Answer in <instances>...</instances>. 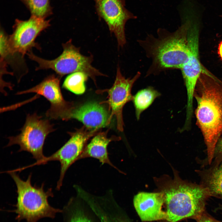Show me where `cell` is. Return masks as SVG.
I'll return each instance as SVG.
<instances>
[{
  "mask_svg": "<svg viewBox=\"0 0 222 222\" xmlns=\"http://www.w3.org/2000/svg\"><path fill=\"white\" fill-rule=\"evenodd\" d=\"M194 98L197 103L196 124L203 135L210 165L216 144L222 135V83L208 71L202 73L196 84Z\"/></svg>",
  "mask_w": 222,
  "mask_h": 222,
  "instance_id": "1",
  "label": "cell"
},
{
  "mask_svg": "<svg viewBox=\"0 0 222 222\" xmlns=\"http://www.w3.org/2000/svg\"><path fill=\"white\" fill-rule=\"evenodd\" d=\"M163 193L167 220L177 222L191 218L195 220L205 212L207 199L211 196L203 185L175 177L166 186Z\"/></svg>",
  "mask_w": 222,
  "mask_h": 222,
  "instance_id": "2",
  "label": "cell"
},
{
  "mask_svg": "<svg viewBox=\"0 0 222 222\" xmlns=\"http://www.w3.org/2000/svg\"><path fill=\"white\" fill-rule=\"evenodd\" d=\"M17 188V202L12 212L16 214L15 220L20 222H37L45 218H54L57 213L62 210L54 208L49 203V197L53 196L51 188L45 191L44 184L40 187L33 186L31 174L26 180H22L16 172L8 171Z\"/></svg>",
  "mask_w": 222,
  "mask_h": 222,
  "instance_id": "3",
  "label": "cell"
},
{
  "mask_svg": "<svg viewBox=\"0 0 222 222\" xmlns=\"http://www.w3.org/2000/svg\"><path fill=\"white\" fill-rule=\"evenodd\" d=\"M184 21L175 32L156 39L149 51L153 63L159 69H181L189 54L188 33L191 12L184 10Z\"/></svg>",
  "mask_w": 222,
  "mask_h": 222,
  "instance_id": "4",
  "label": "cell"
},
{
  "mask_svg": "<svg viewBox=\"0 0 222 222\" xmlns=\"http://www.w3.org/2000/svg\"><path fill=\"white\" fill-rule=\"evenodd\" d=\"M63 51L56 58L52 60L44 59L34 55L31 51L27 54L29 58L37 63L36 70L51 69L59 76L77 72H83L91 78L96 84V77L106 76L92 64L93 57L81 54L79 47H76L70 39L62 45Z\"/></svg>",
  "mask_w": 222,
  "mask_h": 222,
  "instance_id": "5",
  "label": "cell"
},
{
  "mask_svg": "<svg viewBox=\"0 0 222 222\" xmlns=\"http://www.w3.org/2000/svg\"><path fill=\"white\" fill-rule=\"evenodd\" d=\"M53 126L48 120L36 113L28 114L20 134L9 137L6 146L17 144L20 147L18 152L27 151L36 161L41 160L45 157L43 149L45 139L55 130Z\"/></svg>",
  "mask_w": 222,
  "mask_h": 222,
  "instance_id": "6",
  "label": "cell"
},
{
  "mask_svg": "<svg viewBox=\"0 0 222 222\" xmlns=\"http://www.w3.org/2000/svg\"><path fill=\"white\" fill-rule=\"evenodd\" d=\"M97 130L83 128L76 132L70 133V139L59 149L51 155L27 166L26 168L36 165L45 164L51 161H59L60 165L59 179L56 189L59 190L62 187L65 174L68 169L79 158L87 144L88 140L97 134Z\"/></svg>",
  "mask_w": 222,
  "mask_h": 222,
  "instance_id": "7",
  "label": "cell"
},
{
  "mask_svg": "<svg viewBox=\"0 0 222 222\" xmlns=\"http://www.w3.org/2000/svg\"><path fill=\"white\" fill-rule=\"evenodd\" d=\"M50 25V20L31 15L27 20H15L13 33L7 40L8 53L18 54L23 58L33 47L40 49L35 40L40 33Z\"/></svg>",
  "mask_w": 222,
  "mask_h": 222,
  "instance_id": "8",
  "label": "cell"
},
{
  "mask_svg": "<svg viewBox=\"0 0 222 222\" xmlns=\"http://www.w3.org/2000/svg\"><path fill=\"white\" fill-rule=\"evenodd\" d=\"M196 18H192L188 33L189 50L188 57L181 68L187 93L186 109H193V100L195 88L201 74L208 71L203 66L199 55V29Z\"/></svg>",
  "mask_w": 222,
  "mask_h": 222,
  "instance_id": "9",
  "label": "cell"
},
{
  "mask_svg": "<svg viewBox=\"0 0 222 222\" xmlns=\"http://www.w3.org/2000/svg\"><path fill=\"white\" fill-rule=\"evenodd\" d=\"M97 13L107 24L110 32L115 35L119 47L126 43L125 26L127 21L135 16L126 9L125 0H93Z\"/></svg>",
  "mask_w": 222,
  "mask_h": 222,
  "instance_id": "10",
  "label": "cell"
},
{
  "mask_svg": "<svg viewBox=\"0 0 222 222\" xmlns=\"http://www.w3.org/2000/svg\"><path fill=\"white\" fill-rule=\"evenodd\" d=\"M140 75V73L138 72L132 78H126L122 75L120 67L118 66L113 85L111 88L105 91L108 93V99L105 102L108 104L111 110L110 119L113 116H115L117 129L120 131L123 130L122 114L123 107L127 103L133 100V96L131 93L132 88Z\"/></svg>",
  "mask_w": 222,
  "mask_h": 222,
  "instance_id": "11",
  "label": "cell"
},
{
  "mask_svg": "<svg viewBox=\"0 0 222 222\" xmlns=\"http://www.w3.org/2000/svg\"><path fill=\"white\" fill-rule=\"evenodd\" d=\"M60 79L54 75L50 76L35 86L18 94L35 93L41 95L51 104L47 111V117L50 118L64 120L66 115L71 108L70 104L64 100L60 87Z\"/></svg>",
  "mask_w": 222,
  "mask_h": 222,
  "instance_id": "12",
  "label": "cell"
},
{
  "mask_svg": "<svg viewBox=\"0 0 222 222\" xmlns=\"http://www.w3.org/2000/svg\"><path fill=\"white\" fill-rule=\"evenodd\" d=\"M110 115L101 104L92 102L78 107L71 108L65 120L75 119L82 122L87 128L97 130L109 123Z\"/></svg>",
  "mask_w": 222,
  "mask_h": 222,
  "instance_id": "13",
  "label": "cell"
},
{
  "mask_svg": "<svg viewBox=\"0 0 222 222\" xmlns=\"http://www.w3.org/2000/svg\"><path fill=\"white\" fill-rule=\"evenodd\" d=\"M164 203L163 193L142 192L135 195L133 203L141 220L147 222L167 219L166 212L162 210Z\"/></svg>",
  "mask_w": 222,
  "mask_h": 222,
  "instance_id": "14",
  "label": "cell"
},
{
  "mask_svg": "<svg viewBox=\"0 0 222 222\" xmlns=\"http://www.w3.org/2000/svg\"><path fill=\"white\" fill-rule=\"evenodd\" d=\"M120 138L113 136L108 138L107 132H101L95 135L87 144L79 160L87 158L98 160L102 165L106 164L121 173V171L111 161L109 156L107 147L112 141H118Z\"/></svg>",
  "mask_w": 222,
  "mask_h": 222,
  "instance_id": "15",
  "label": "cell"
},
{
  "mask_svg": "<svg viewBox=\"0 0 222 222\" xmlns=\"http://www.w3.org/2000/svg\"><path fill=\"white\" fill-rule=\"evenodd\" d=\"M198 173L200 184L207 189L211 196L222 199V164L214 163L210 168Z\"/></svg>",
  "mask_w": 222,
  "mask_h": 222,
  "instance_id": "16",
  "label": "cell"
},
{
  "mask_svg": "<svg viewBox=\"0 0 222 222\" xmlns=\"http://www.w3.org/2000/svg\"><path fill=\"white\" fill-rule=\"evenodd\" d=\"M84 201L77 194L71 198L62 210L64 222H93L83 207Z\"/></svg>",
  "mask_w": 222,
  "mask_h": 222,
  "instance_id": "17",
  "label": "cell"
},
{
  "mask_svg": "<svg viewBox=\"0 0 222 222\" xmlns=\"http://www.w3.org/2000/svg\"><path fill=\"white\" fill-rule=\"evenodd\" d=\"M160 93L153 87H149L138 91L133 96V101L138 120L141 113L148 108L154 100L160 96Z\"/></svg>",
  "mask_w": 222,
  "mask_h": 222,
  "instance_id": "18",
  "label": "cell"
},
{
  "mask_svg": "<svg viewBox=\"0 0 222 222\" xmlns=\"http://www.w3.org/2000/svg\"><path fill=\"white\" fill-rule=\"evenodd\" d=\"M20 0L26 7L31 15L46 19L52 14L50 0Z\"/></svg>",
  "mask_w": 222,
  "mask_h": 222,
  "instance_id": "19",
  "label": "cell"
},
{
  "mask_svg": "<svg viewBox=\"0 0 222 222\" xmlns=\"http://www.w3.org/2000/svg\"><path fill=\"white\" fill-rule=\"evenodd\" d=\"M88 77L87 75L81 72L70 74L64 80L63 87L76 94H82L85 91L84 83Z\"/></svg>",
  "mask_w": 222,
  "mask_h": 222,
  "instance_id": "20",
  "label": "cell"
},
{
  "mask_svg": "<svg viewBox=\"0 0 222 222\" xmlns=\"http://www.w3.org/2000/svg\"><path fill=\"white\" fill-rule=\"evenodd\" d=\"M214 163L222 164V135L218 141L215 148Z\"/></svg>",
  "mask_w": 222,
  "mask_h": 222,
  "instance_id": "21",
  "label": "cell"
},
{
  "mask_svg": "<svg viewBox=\"0 0 222 222\" xmlns=\"http://www.w3.org/2000/svg\"><path fill=\"white\" fill-rule=\"evenodd\" d=\"M195 220L196 222H222L215 219L206 211Z\"/></svg>",
  "mask_w": 222,
  "mask_h": 222,
  "instance_id": "22",
  "label": "cell"
},
{
  "mask_svg": "<svg viewBox=\"0 0 222 222\" xmlns=\"http://www.w3.org/2000/svg\"><path fill=\"white\" fill-rule=\"evenodd\" d=\"M218 53L222 60V41L219 43L218 48Z\"/></svg>",
  "mask_w": 222,
  "mask_h": 222,
  "instance_id": "23",
  "label": "cell"
}]
</instances>
